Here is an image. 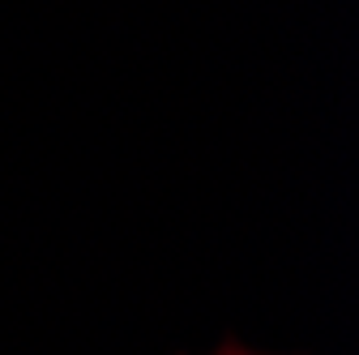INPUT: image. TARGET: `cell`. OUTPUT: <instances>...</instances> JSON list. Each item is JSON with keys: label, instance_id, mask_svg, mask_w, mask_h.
Instances as JSON below:
<instances>
[{"label": "cell", "instance_id": "obj_1", "mask_svg": "<svg viewBox=\"0 0 359 355\" xmlns=\"http://www.w3.org/2000/svg\"><path fill=\"white\" fill-rule=\"evenodd\" d=\"M214 355H257V351H248V347H240V342H222Z\"/></svg>", "mask_w": 359, "mask_h": 355}]
</instances>
